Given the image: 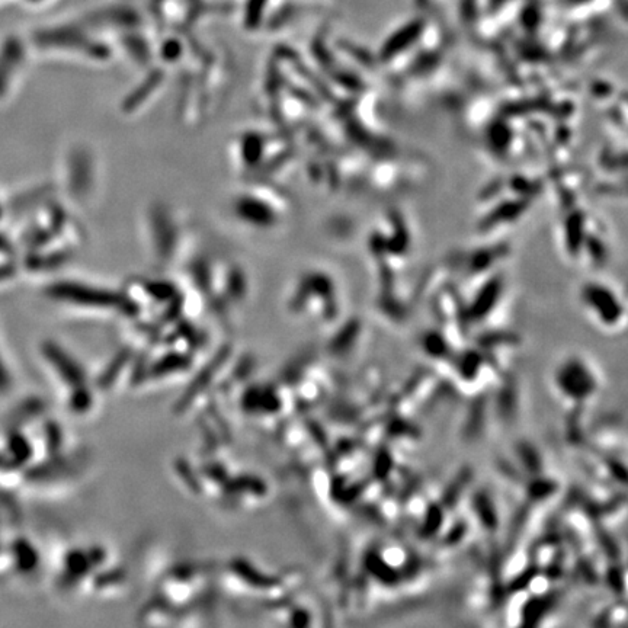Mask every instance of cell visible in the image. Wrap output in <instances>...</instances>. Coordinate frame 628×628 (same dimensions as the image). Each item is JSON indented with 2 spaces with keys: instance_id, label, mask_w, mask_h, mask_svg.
I'll return each mask as SVG.
<instances>
[{
  "instance_id": "obj_1",
  "label": "cell",
  "mask_w": 628,
  "mask_h": 628,
  "mask_svg": "<svg viewBox=\"0 0 628 628\" xmlns=\"http://www.w3.org/2000/svg\"><path fill=\"white\" fill-rule=\"evenodd\" d=\"M554 381L560 393L576 402H583L592 397L598 387L594 371L581 358H569L563 362L557 368Z\"/></svg>"
},
{
  "instance_id": "obj_2",
  "label": "cell",
  "mask_w": 628,
  "mask_h": 628,
  "mask_svg": "<svg viewBox=\"0 0 628 628\" xmlns=\"http://www.w3.org/2000/svg\"><path fill=\"white\" fill-rule=\"evenodd\" d=\"M583 301L602 325L615 326L624 317V309L617 294L605 285L592 283L582 291Z\"/></svg>"
},
{
  "instance_id": "obj_3",
  "label": "cell",
  "mask_w": 628,
  "mask_h": 628,
  "mask_svg": "<svg viewBox=\"0 0 628 628\" xmlns=\"http://www.w3.org/2000/svg\"><path fill=\"white\" fill-rule=\"evenodd\" d=\"M24 62V46L16 37L5 38L0 43V99L8 95L16 73Z\"/></svg>"
},
{
  "instance_id": "obj_4",
  "label": "cell",
  "mask_w": 628,
  "mask_h": 628,
  "mask_svg": "<svg viewBox=\"0 0 628 628\" xmlns=\"http://www.w3.org/2000/svg\"><path fill=\"white\" fill-rule=\"evenodd\" d=\"M501 293L502 281L499 280V278L495 277L487 281V283L480 288L469 310H467L469 317L473 320L485 319V317L489 316V313L495 309L499 297H501Z\"/></svg>"
},
{
  "instance_id": "obj_5",
  "label": "cell",
  "mask_w": 628,
  "mask_h": 628,
  "mask_svg": "<svg viewBox=\"0 0 628 628\" xmlns=\"http://www.w3.org/2000/svg\"><path fill=\"white\" fill-rule=\"evenodd\" d=\"M585 219L583 214L573 213L567 217L565 226L566 246L569 252L578 253L582 248L583 239H585Z\"/></svg>"
},
{
  "instance_id": "obj_6",
  "label": "cell",
  "mask_w": 628,
  "mask_h": 628,
  "mask_svg": "<svg viewBox=\"0 0 628 628\" xmlns=\"http://www.w3.org/2000/svg\"><path fill=\"white\" fill-rule=\"evenodd\" d=\"M473 505L483 527L489 531L495 530L496 525H498V517H496V509L492 499L486 493H479V495L474 496Z\"/></svg>"
},
{
  "instance_id": "obj_7",
  "label": "cell",
  "mask_w": 628,
  "mask_h": 628,
  "mask_svg": "<svg viewBox=\"0 0 628 628\" xmlns=\"http://www.w3.org/2000/svg\"><path fill=\"white\" fill-rule=\"evenodd\" d=\"M424 349L435 360H447L451 357V348L447 339L438 332H428L424 336Z\"/></svg>"
},
{
  "instance_id": "obj_8",
  "label": "cell",
  "mask_w": 628,
  "mask_h": 628,
  "mask_svg": "<svg viewBox=\"0 0 628 628\" xmlns=\"http://www.w3.org/2000/svg\"><path fill=\"white\" fill-rule=\"evenodd\" d=\"M456 362L461 378L466 381H473L482 368L483 358L476 351H467L466 354L460 355Z\"/></svg>"
},
{
  "instance_id": "obj_9",
  "label": "cell",
  "mask_w": 628,
  "mask_h": 628,
  "mask_svg": "<svg viewBox=\"0 0 628 628\" xmlns=\"http://www.w3.org/2000/svg\"><path fill=\"white\" fill-rule=\"evenodd\" d=\"M554 598L553 595H546V597H537L533 601L528 602L527 608H525L522 617L527 618L525 624L533 626L540 618H544L543 615L549 613L550 608L553 607Z\"/></svg>"
},
{
  "instance_id": "obj_10",
  "label": "cell",
  "mask_w": 628,
  "mask_h": 628,
  "mask_svg": "<svg viewBox=\"0 0 628 628\" xmlns=\"http://www.w3.org/2000/svg\"><path fill=\"white\" fill-rule=\"evenodd\" d=\"M518 456L521 458L524 466L527 467L531 473H540L541 471V458L538 457L537 451L530 444H521L518 447Z\"/></svg>"
},
{
  "instance_id": "obj_11",
  "label": "cell",
  "mask_w": 628,
  "mask_h": 628,
  "mask_svg": "<svg viewBox=\"0 0 628 628\" xmlns=\"http://www.w3.org/2000/svg\"><path fill=\"white\" fill-rule=\"evenodd\" d=\"M554 492H556V483L547 479H535L528 487V493L533 499L549 498Z\"/></svg>"
},
{
  "instance_id": "obj_12",
  "label": "cell",
  "mask_w": 628,
  "mask_h": 628,
  "mask_svg": "<svg viewBox=\"0 0 628 628\" xmlns=\"http://www.w3.org/2000/svg\"><path fill=\"white\" fill-rule=\"evenodd\" d=\"M424 527L428 534L434 533L441 527V511L437 506H432L431 511L426 515Z\"/></svg>"
},
{
  "instance_id": "obj_13",
  "label": "cell",
  "mask_w": 628,
  "mask_h": 628,
  "mask_svg": "<svg viewBox=\"0 0 628 628\" xmlns=\"http://www.w3.org/2000/svg\"><path fill=\"white\" fill-rule=\"evenodd\" d=\"M6 387V374L5 370H3L2 365H0V390L5 389Z\"/></svg>"
},
{
  "instance_id": "obj_14",
  "label": "cell",
  "mask_w": 628,
  "mask_h": 628,
  "mask_svg": "<svg viewBox=\"0 0 628 628\" xmlns=\"http://www.w3.org/2000/svg\"><path fill=\"white\" fill-rule=\"evenodd\" d=\"M21 2L27 3V5L37 6V5H43V3H46L47 0H21Z\"/></svg>"
},
{
  "instance_id": "obj_15",
  "label": "cell",
  "mask_w": 628,
  "mask_h": 628,
  "mask_svg": "<svg viewBox=\"0 0 628 628\" xmlns=\"http://www.w3.org/2000/svg\"><path fill=\"white\" fill-rule=\"evenodd\" d=\"M2 2H3V0H0V3H2Z\"/></svg>"
}]
</instances>
